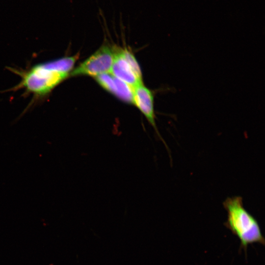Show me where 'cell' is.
<instances>
[{
  "label": "cell",
  "mask_w": 265,
  "mask_h": 265,
  "mask_svg": "<svg viewBox=\"0 0 265 265\" xmlns=\"http://www.w3.org/2000/svg\"><path fill=\"white\" fill-rule=\"evenodd\" d=\"M21 78L16 89L24 88L37 98H42L50 93L70 75L53 68L49 61L36 64L26 71L16 70Z\"/></svg>",
  "instance_id": "2"
},
{
  "label": "cell",
  "mask_w": 265,
  "mask_h": 265,
  "mask_svg": "<svg viewBox=\"0 0 265 265\" xmlns=\"http://www.w3.org/2000/svg\"><path fill=\"white\" fill-rule=\"evenodd\" d=\"M110 73L133 88L142 83V76L139 75L125 59L121 49L114 52L113 61Z\"/></svg>",
  "instance_id": "5"
},
{
  "label": "cell",
  "mask_w": 265,
  "mask_h": 265,
  "mask_svg": "<svg viewBox=\"0 0 265 265\" xmlns=\"http://www.w3.org/2000/svg\"><path fill=\"white\" fill-rule=\"evenodd\" d=\"M114 82L113 94L125 102L133 104V88L115 77Z\"/></svg>",
  "instance_id": "6"
},
{
  "label": "cell",
  "mask_w": 265,
  "mask_h": 265,
  "mask_svg": "<svg viewBox=\"0 0 265 265\" xmlns=\"http://www.w3.org/2000/svg\"><path fill=\"white\" fill-rule=\"evenodd\" d=\"M97 82L105 90L113 94L114 89V77L107 73L95 77Z\"/></svg>",
  "instance_id": "7"
},
{
  "label": "cell",
  "mask_w": 265,
  "mask_h": 265,
  "mask_svg": "<svg viewBox=\"0 0 265 265\" xmlns=\"http://www.w3.org/2000/svg\"><path fill=\"white\" fill-rule=\"evenodd\" d=\"M227 212L224 226L240 242V247L246 251L249 244H265V238L256 218L244 208L242 198L239 196L227 198L223 202Z\"/></svg>",
  "instance_id": "1"
},
{
  "label": "cell",
  "mask_w": 265,
  "mask_h": 265,
  "mask_svg": "<svg viewBox=\"0 0 265 265\" xmlns=\"http://www.w3.org/2000/svg\"><path fill=\"white\" fill-rule=\"evenodd\" d=\"M154 100L153 92L144 86L143 83L133 88V104L143 113L149 124L154 128L158 137L168 149L167 145L161 136L156 125Z\"/></svg>",
  "instance_id": "4"
},
{
  "label": "cell",
  "mask_w": 265,
  "mask_h": 265,
  "mask_svg": "<svg viewBox=\"0 0 265 265\" xmlns=\"http://www.w3.org/2000/svg\"><path fill=\"white\" fill-rule=\"evenodd\" d=\"M114 52L109 46L104 45L81 63L70 73L71 76L86 75L96 77L110 73Z\"/></svg>",
  "instance_id": "3"
}]
</instances>
